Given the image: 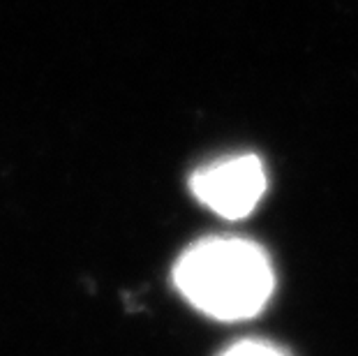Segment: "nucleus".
<instances>
[{"label":"nucleus","instance_id":"3","mask_svg":"<svg viewBox=\"0 0 358 356\" xmlns=\"http://www.w3.org/2000/svg\"><path fill=\"white\" fill-rule=\"evenodd\" d=\"M222 356H285L280 350H275L268 343H255V340H245V343L234 345L229 352Z\"/></svg>","mask_w":358,"mask_h":356},{"label":"nucleus","instance_id":"2","mask_svg":"<svg viewBox=\"0 0 358 356\" xmlns=\"http://www.w3.org/2000/svg\"><path fill=\"white\" fill-rule=\"evenodd\" d=\"M194 197L227 220L245 218L266 192L264 164L257 155L213 162L189 180Z\"/></svg>","mask_w":358,"mask_h":356},{"label":"nucleus","instance_id":"1","mask_svg":"<svg viewBox=\"0 0 358 356\" xmlns=\"http://www.w3.org/2000/svg\"><path fill=\"white\" fill-rule=\"evenodd\" d=\"M173 278L189 303L227 322L257 315L273 292L268 257L243 238L201 241L180 257Z\"/></svg>","mask_w":358,"mask_h":356}]
</instances>
